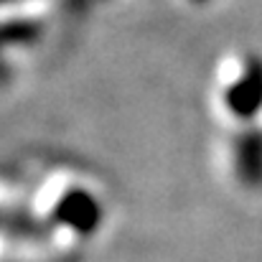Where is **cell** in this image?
Here are the masks:
<instances>
[{"mask_svg": "<svg viewBox=\"0 0 262 262\" xmlns=\"http://www.w3.org/2000/svg\"><path fill=\"white\" fill-rule=\"evenodd\" d=\"M56 216L67 224H72L74 229H82V232H89L94 229L97 219H99V209H97V201L89 196V193H82V191H72L67 193L59 206H56Z\"/></svg>", "mask_w": 262, "mask_h": 262, "instance_id": "1", "label": "cell"}]
</instances>
